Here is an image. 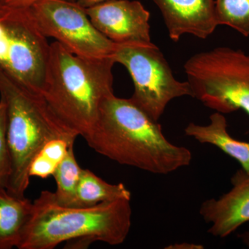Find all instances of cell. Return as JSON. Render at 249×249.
<instances>
[{
    "label": "cell",
    "mask_w": 249,
    "mask_h": 249,
    "mask_svg": "<svg viewBox=\"0 0 249 249\" xmlns=\"http://www.w3.org/2000/svg\"><path fill=\"white\" fill-rule=\"evenodd\" d=\"M100 155L155 175H166L191 164L186 147L172 143L158 121L133 101L111 95L105 100L97 122L84 137Z\"/></svg>",
    "instance_id": "6da1fadb"
},
{
    "label": "cell",
    "mask_w": 249,
    "mask_h": 249,
    "mask_svg": "<svg viewBox=\"0 0 249 249\" xmlns=\"http://www.w3.org/2000/svg\"><path fill=\"white\" fill-rule=\"evenodd\" d=\"M130 200L104 201L87 207L63 206L53 193L45 191L33 202L32 213L24 228L19 249H53L63 242L76 247L102 242L124 243L132 226Z\"/></svg>",
    "instance_id": "7a4b0ae2"
},
{
    "label": "cell",
    "mask_w": 249,
    "mask_h": 249,
    "mask_svg": "<svg viewBox=\"0 0 249 249\" xmlns=\"http://www.w3.org/2000/svg\"><path fill=\"white\" fill-rule=\"evenodd\" d=\"M114 58H87L54 41L42 96L54 116L83 138L91 132L106 98L114 94Z\"/></svg>",
    "instance_id": "3957f363"
},
{
    "label": "cell",
    "mask_w": 249,
    "mask_h": 249,
    "mask_svg": "<svg viewBox=\"0 0 249 249\" xmlns=\"http://www.w3.org/2000/svg\"><path fill=\"white\" fill-rule=\"evenodd\" d=\"M0 96L6 105V137L11 157L6 190L23 197L29 185L31 163L41 149L53 139L76 140L78 135L54 116L42 96L1 70Z\"/></svg>",
    "instance_id": "277c9868"
},
{
    "label": "cell",
    "mask_w": 249,
    "mask_h": 249,
    "mask_svg": "<svg viewBox=\"0 0 249 249\" xmlns=\"http://www.w3.org/2000/svg\"><path fill=\"white\" fill-rule=\"evenodd\" d=\"M193 97L222 114L242 109L249 115V55L219 47L196 53L184 65Z\"/></svg>",
    "instance_id": "5b68a950"
},
{
    "label": "cell",
    "mask_w": 249,
    "mask_h": 249,
    "mask_svg": "<svg viewBox=\"0 0 249 249\" xmlns=\"http://www.w3.org/2000/svg\"><path fill=\"white\" fill-rule=\"evenodd\" d=\"M49 52L28 8L0 2V70L42 96Z\"/></svg>",
    "instance_id": "8992f818"
},
{
    "label": "cell",
    "mask_w": 249,
    "mask_h": 249,
    "mask_svg": "<svg viewBox=\"0 0 249 249\" xmlns=\"http://www.w3.org/2000/svg\"><path fill=\"white\" fill-rule=\"evenodd\" d=\"M113 58L125 67L133 81L130 99L154 121L160 120L170 101L193 97L189 83L175 78L164 55L152 42L116 44Z\"/></svg>",
    "instance_id": "52a82bcc"
},
{
    "label": "cell",
    "mask_w": 249,
    "mask_h": 249,
    "mask_svg": "<svg viewBox=\"0 0 249 249\" xmlns=\"http://www.w3.org/2000/svg\"><path fill=\"white\" fill-rule=\"evenodd\" d=\"M27 8L44 36L55 39L72 53L87 58H113L116 43L94 27L86 10L76 1L39 0Z\"/></svg>",
    "instance_id": "ba28073f"
},
{
    "label": "cell",
    "mask_w": 249,
    "mask_h": 249,
    "mask_svg": "<svg viewBox=\"0 0 249 249\" xmlns=\"http://www.w3.org/2000/svg\"><path fill=\"white\" fill-rule=\"evenodd\" d=\"M94 27L116 44L150 43V14L139 1L109 0L87 8Z\"/></svg>",
    "instance_id": "9c48e42d"
},
{
    "label": "cell",
    "mask_w": 249,
    "mask_h": 249,
    "mask_svg": "<svg viewBox=\"0 0 249 249\" xmlns=\"http://www.w3.org/2000/svg\"><path fill=\"white\" fill-rule=\"evenodd\" d=\"M232 188L217 199L201 204L199 214L211 224L210 235L224 238L249 222V175L239 169L231 178Z\"/></svg>",
    "instance_id": "30bf717a"
},
{
    "label": "cell",
    "mask_w": 249,
    "mask_h": 249,
    "mask_svg": "<svg viewBox=\"0 0 249 249\" xmlns=\"http://www.w3.org/2000/svg\"><path fill=\"white\" fill-rule=\"evenodd\" d=\"M152 1L160 9L170 38L174 42H178L184 34L206 39L218 26L215 0Z\"/></svg>",
    "instance_id": "8fae6325"
},
{
    "label": "cell",
    "mask_w": 249,
    "mask_h": 249,
    "mask_svg": "<svg viewBox=\"0 0 249 249\" xmlns=\"http://www.w3.org/2000/svg\"><path fill=\"white\" fill-rule=\"evenodd\" d=\"M184 132L196 142L220 149L226 155L237 160L241 168L249 175V142L237 140L229 133L227 119L222 113H213L210 116V123L206 125L190 123Z\"/></svg>",
    "instance_id": "7c38bea8"
},
{
    "label": "cell",
    "mask_w": 249,
    "mask_h": 249,
    "mask_svg": "<svg viewBox=\"0 0 249 249\" xmlns=\"http://www.w3.org/2000/svg\"><path fill=\"white\" fill-rule=\"evenodd\" d=\"M33 202L0 188V249L18 247L32 213Z\"/></svg>",
    "instance_id": "4fadbf2b"
},
{
    "label": "cell",
    "mask_w": 249,
    "mask_h": 249,
    "mask_svg": "<svg viewBox=\"0 0 249 249\" xmlns=\"http://www.w3.org/2000/svg\"><path fill=\"white\" fill-rule=\"evenodd\" d=\"M118 199L131 200L130 191L124 183L111 184L98 178L89 170H82L73 206L87 207Z\"/></svg>",
    "instance_id": "5bb4252c"
},
{
    "label": "cell",
    "mask_w": 249,
    "mask_h": 249,
    "mask_svg": "<svg viewBox=\"0 0 249 249\" xmlns=\"http://www.w3.org/2000/svg\"><path fill=\"white\" fill-rule=\"evenodd\" d=\"M82 170L75 157L72 145L69 147L66 155L53 175L57 185L53 196L58 204L63 206H74Z\"/></svg>",
    "instance_id": "9a60e30c"
},
{
    "label": "cell",
    "mask_w": 249,
    "mask_h": 249,
    "mask_svg": "<svg viewBox=\"0 0 249 249\" xmlns=\"http://www.w3.org/2000/svg\"><path fill=\"white\" fill-rule=\"evenodd\" d=\"M75 140L65 138L53 139L47 142L33 160L29 175L45 178L53 176L54 172Z\"/></svg>",
    "instance_id": "2e32d148"
},
{
    "label": "cell",
    "mask_w": 249,
    "mask_h": 249,
    "mask_svg": "<svg viewBox=\"0 0 249 249\" xmlns=\"http://www.w3.org/2000/svg\"><path fill=\"white\" fill-rule=\"evenodd\" d=\"M215 14L218 25L249 36V0H215Z\"/></svg>",
    "instance_id": "e0dca14e"
},
{
    "label": "cell",
    "mask_w": 249,
    "mask_h": 249,
    "mask_svg": "<svg viewBox=\"0 0 249 249\" xmlns=\"http://www.w3.org/2000/svg\"><path fill=\"white\" fill-rule=\"evenodd\" d=\"M7 119H6V105L0 100V188H7L11 175V157L7 137Z\"/></svg>",
    "instance_id": "ac0fdd59"
},
{
    "label": "cell",
    "mask_w": 249,
    "mask_h": 249,
    "mask_svg": "<svg viewBox=\"0 0 249 249\" xmlns=\"http://www.w3.org/2000/svg\"><path fill=\"white\" fill-rule=\"evenodd\" d=\"M39 0H0L1 4L12 7H27ZM74 1L76 0H70Z\"/></svg>",
    "instance_id": "d6986e66"
},
{
    "label": "cell",
    "mask_w": 249,
    "mask_h": 249,
    "mask_svg": "<svg viewBox=\"0 0 249 249\" xmlns=\"http://www.w3.org/2000/svg\"><path fill=\"white\" fill-rule=\"evenodd\" d=\"M204 248L203 245L188 243V242L175 243L165 247V249H204Z\"/></svg>",
    "instance_id": "ffe728a7"
},
{
    "label": "cell",
    "mask_w": 249,
    "mask_h": 249,
    "mask_svg": "<svg viewBox=\"0 0 249 249\" xmlns=\"http://www.w3.org/2000/svg\"><path fill=\"white\" fill-rule=\"evenodd\" d=\"M107 1L109 0H76V2L85 9Z\"/></svg>",
    "instance_id": "44dd1931"
},
{
    "label": "cell",
    "mask_w": 249,
    "mask_h": 249,
    "mask_svg": "<svg viewBox=\"0 0 249 249\" xmlns=\"http://www.w3.org/2000/svg\"><path fill=\"white\" fill-rule=\"evenodd\" d=\"M239 238L242 241V243L246 246V247L249 248V229L246 231L242 232V233L239 234Z\"/></svg>",
    "instance_id": "7402d4cb"
}]
</instances>
